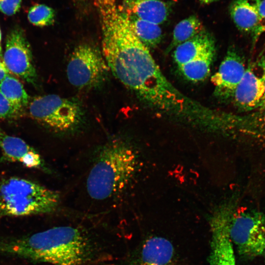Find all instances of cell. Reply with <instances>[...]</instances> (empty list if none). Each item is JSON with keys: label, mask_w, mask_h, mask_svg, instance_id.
Wrapping results in <instances>:
<instances>
[{"label": "cell", "mask_w": 265, "mask_h": 265, "mask_svg": "<svg viewBox=\"0 0 265 265\" xmlns=\"http://www.w3.org/2000/svg\"><path fill=\"white\" fill-rule=\"evenodd\" d=\"M109 70L102 52L94 45L84 43L75 47L67 64L70 83L79 89L98 86Z\"/></svg>", "instance_id": "7"}, {"label": "cell", "mask_w": 265, "mask_h": 265, "mask_svg": "<svg viewBox=\"0 0 265 265\" xmlns=\"http://www.w3.org/2000/svg\"><path fill=\"white\" fill-rule=\"evenodd\" d=\"M124 12L134 33L146 47L148 49L153 48L159 44L162 33L159 25L138 19Z\"/></svg>", "instance_id": "17"}, {"label": "cell", "mask_w": 265, "mask_h": 265, "mask_svg": "<svg viewBox=\"0 0 265 265\" xmlns=\"http://www.w3.org/2000/svg\"><path fill=\"white\" fill-rule=\"evenodd\" d=\"M3 61L9 72L28 82L34 83L36 81L30 44L22 29L16 28L8 34Z\"/></svg>", "instance_id": "9"}, {"label": "cell", "mask_w": 265, "mask_h": 265, "mask_svg": "<svg viewBox=\"0 0 265 265\" xmlns=\"http://www.w3.org/2000/svg\"><path fill=\"white\" fill-rule=\"evenodd\" d=\"M21 0H0V11L7 15L15 14L20 9Z\"/></svg>", "instance_id": "23"}, {"label": "cell", "mask_w": 265, "mask_h": 265, "mask_svg": "<svg viewBox=\"0 0 265 265\" xmlns=\"http://www.w3.org/2000/svg\"><path fill=\"white\" fill-rule=\"evenodd\" d=\"M99 16L102 52L113 75L146 103L162 111L179 114L189 98L168 80L149 49L132 30L116 0H94Z\"/></svg>", "instance_id": "1"}, {"label": "cell", "mask_w": 265, "mask_h": 265, "mask_svg": "<svg viewBox=\"0 0 265 265\" xmlns=\"http://www.w3.org/2000/svg\"><path fill=\"white\" fill-rule=\"evenodd\" d=\"M259 107L262 108H265V86L264 93L263 98L262 99Z\"/></svg>", "instance_id": "26"}, {"label": "cell", "mask_w": 265, "mask_h": 265, "mask_svg": "<svg viewBox=\"0 0 265 265\" xmlns=\"http://www.w3.org/2000/svg\"><path fill=\"white\" fill-rule=\"evenodd\" d=\"M137 155L125 139L117 138L105 144L87 178L89 195L95 199L104 200L124 190L137 171Z\"/></svg>", "instance_id": "3"}, {"label": "cell", "mask_w": 265, "mask_h": 265, "mask_svg": "<svg viewBox=\"0 0 265 265\" xmlns=\"http://www.w3.org/2000/svg\"><path fill=\"white\" fill-rule=\"evenodd\" d=\"M229 212L230 204L226 200L216 205L209 215L211 238L209 265H236L229 232Z\"/></svg>", "instance_id": "8"}, {"label": "cell", "mask_w": 265, "mask_h": 265, "mask_svg": "<svg viewBox=\"0 0 265 265\" xmlns=\"http://www.w3.org/2000/svg\"><path fill=\"white\" fill-rule=\"evenodd\" d=\"M245 70L243 57L235 49H229L218 70L211 78L215 96L224 101L233 98Z\"/></svg>", "instance_id": "10"}, {"label": "cell", "mask_w": 265, "mask_h": 265, "mask_svg": "<svg viewBox=\"0 0 265 265\" xmlns=\"http://www.w3.org/2000/svg\"><path fill=\"white\" fill-rule=\"evenodd\" d=\"M199 0L202 3L208 4H210L211 3H212L213 2H214V1H216L217 0Z\"/></svg>", "instance_id": "27"}, {"label": "cell", "mask_w": 265, "mask_h": 265, "mask_svg": "<svg viewBox=\"0 0 265 265\" xmlns=\"http://www.w3.org/2000/svg\"><path fill=\"white\" fill-rule=\"evenodd\" d=\"M0 250L53 265H87L95 254L94 242L88 235L71 226L55 227L3 242Z\"/></svg>", "instance_id": "2"}, {"label": "cell", "mask_w": 265, "mask_h": 265, "mask_svg": "<svg viewBox=\"0 0 265 265\" xmlns=\"http://www.w3.org/2000/svg\"><path fill=\"white\" fill-rule=\"evenodd\" d=\"M74 1H75V2H84L85 1V0H73Z\"/></svg>", "instance_id": "29"}, {"label": "cell", "mask_w": 265, "mask_h": 265, "mask_svg": "<svg viewBox=\"0 0 265 265\" xmlns=\"http://www.w3.org/2000/svg\"><path fill=\"white\" fill-rule=\"evenodd\" d=\"M174 248L167 239L153 236L143 243L131 265H173Z\"/></svg>", "instance_id": "12"}, {"label": "cell", "mask_w": 265, "mask_h": 265, "mask_svg": "<svg viewBox=\"0 0 265 265\" xmlns=\"http://www.w3.org/2000/svg\"><path fill=\"white\" fill-rule=\"evenodd\" d=\"M204 29L202 22L196 15H191L181 21L174 28L172 40L165 53H169L179 45L192 38Z\"/></svg>", "instance_id": "18"}, {"label": "cell", "mask_w": 265, "mask_h": 265, "mask_svg": "<svg viewBox=\"0 0 265 265\" xmlns=\"http://www.w3.org/2000/svg\"><path fill=\"white\" fill-rule=\"evenodd\" d=\"M1 34L0 29V57H1Z\"/></svg>", "instance_id": "28"}, {"label": "cell", "mask_w": 265, "mask_h": 265, "mask_svg": "<svg viewBox=\"0 0 265 265\" xmlns=\"http://www.w3.org/2000/svg\"><path fill=\"white\" fill-rule=\"evenodd\" d=\"M230 201L229 232L242 257L252 259L265 252V215L255 210H241Z\"/></svg>", "instance_id": "5"}, {"label": "cell", "mask_w": 265, "mask_h": 265, "mask_svg": "<svg viewBox=\"0 0 265 265\" xmlns=\"http://www.w3.org/2000/svg\"><path fill=\"white\" fill-rule=\"evenodd\" d=\"M265 86V70L259 75L254 65H249L235 91L232 98L234 104L243 111L259 107L264 93Z\"/></svg>", "instance_id": "11"}, {"label": "cell", "mask_w": 265, "mask_h": 265, "mask_svg": "<svg viewBox=\"0 0 265 265\" xmlns=\"http://www.w3.org/2000/svg\"><path fill=\"white\" fill-rule=\"evenodd\" d=\"M0 92L20 112L28 104L29 97L23 84L9 74L0 83Z\"/></svg>", "instance_id": "20"}, {"label": "cell", "mask_w": 265, "mask_h": 265, "mask_svg": "<svg viewBox=\"0 0 265 265\" xmlns=\"http://www.w3.org/2000/svg\"><path fill=\"white\" fill-rule=\"evenodd\" d=\"M259 1L234 0L229 7L230 14L237 27L242 32L252 34L254 40L260 22Z\"/></svg>", "instance_id": "15"}, {"label": "cell", "mask_w": 265, "mask_h": 265, "mask_svg": "<svg viewBox=\"0 0 265 265\" xmlns=\"http://www.w3.org/2000/svg\"><path fill=\"white\" fill-rule=\"evenodd\" d=\"M215 50L178 67L184 78L191 82L205 80L210 73Z\"/></svg>", "instance_id": "19"}, {"label": "cell", "mask_w": 265, "mask_h": 265, "mask_svg": "<svg viewBox=\"0 0 265 265\" xmlns=\"http://www.w3.org/2000/svg\"><path fill=\"white\" fill-rule=\"evenodd\" d=\"M60 195L38 183L11 177L0 184V214L20 216L54 211Z\"/></svg>", "instance_id": "4"}, {"label": "cell", "mask_w": 265, "mask_h": 265, "mask_svg": "<svg viewBox=\"0 0 265 265\" xmlns=\"http://www.w3.org/2000/svg\"><path fill=\"white\" fill-rule=\"evenodd\" d=\"M54 10L44 4H37L32 7L28 14V19L33 25L44 26L53 24L54 21Z\"/></svg>", "instance_id": "21"}, {"label": "cell", "mask_w": 265, "mask_h": 265, "mask_svg": "<svg viewBox=\"0 0 265 265\" xmlns=\"http://www.w3.org/2000/svg\"><path fill=\"white\" fill-rule=\"evenodd\" d=\"M215 50L212 35L204 29L192 38L179 45L173 50V59L179 67Z\"/></svg>", "instance_id": "16"}, {"label": "cell", "mask_w": 265, "mask_h": 265, "mask_svg": "<svg viewBox=\"0 0 265 265\" xmlns=\"http://www.w3.org/2000/svg\"><path fill=\"white\" fill-rule=\"evenodd\" d=\"M20 112L0 92V118L11 119L16 118Z\"/></svg>", "instance_id": "22"}, {"label": "cell", "mask_w": 265, "mask_h": 265, "mask_svg": "<svg viewBox=\"0 0 265 265\" xmlns=\"http://www.w3.org/2000/svg\"><path fill=\"white\" fill-rule=\"evenodd\" d=\"M28 109L33 119L58 132L72 131L81 120V110L78 103L55 94L34 98Z\"/></svg>", "instance_id": "6"}, {"label": "cell", "mask_w": 265, "mask_h": 265, "mask_svg": "<svg viewBox=\"0 0 265 265\" xmlns=\"http://www.w3.org/2000/svg\"><path fill=\"white\" fill-rule=\"evenodd\" d=\"M0 147L4 156L27 167L36 168L42 163L39 154L20 138L10 136L0 128Z\"/></svg>", "instance_id": "13"}, {"label": "cell", "mask_w": 265, "mask_h": 265, "mask_svg": "<svg viewBox=\"0 0 265 265\" xmlns=\"http://www.w3.org/2000/svg\"><path fill=\"white\" fill-rule=\"evenodd\" d=\"M9 70L0 57V83L9 74Z\"/></svg>", "instance_id": "25"}, {"label": "cell", "mask_w": 265, "mask_h": 265, "mask_svg": "<svg viewBox=\"0 0 265 265\" xmlns=\"http://www.w3.org/2000/svg\"><path fill=\"white\" fill-rule=\"evenodd\" d=\"M264 255H265V253H264Z\"/></svg>", "instance_id": "30"}, {"label": "cell", "mask_w": 265, "mask_h": 265, "mask_svg": "<svg viewBox=\"0 0 265 265\" xmlns=\"http://www.w3.org/2000/svg\"><path fill=\"white\" fill-rule=\"evenodd\" d=\"M122 7L128 14L159 25L167 20L171 10L168 3L160 0H125Z\"/></svg>", "instance_id": "14"}, {"label": "cell", "mask_w": 265, "mask_h": 265, "mask_svg": "<svg viewBox=\"0 0 265 265\" xmlns=\"http://www.w3.org/2000/svg\"><path fill=\"white\" fill-rule=\"evenodd\" d=\"M258 11L260 18V22L255 40H256L262 33L265 31V0H260L258 4Z\"/></svg>", "instance_id": "24"}]
</instances>
